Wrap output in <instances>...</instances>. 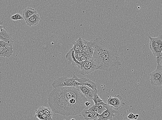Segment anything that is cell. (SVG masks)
<instances>
[{
  "label": "cell",
  "instance_id": "1",
  "mask_svg": "<svg viewBox=\"0 0 162 120\" xmlns=\"http://www.w3.org/2000/svg\"><path fill=\"white\" fill-rule=\"evenodd\" d=\"M88 99L75 87L53 88L48 104L53 112L63 116L78 115L86 107Z\"/></svg>",
  "mask_w": 162,
  "mask_h": 120
},
{
  "label": "cell",
  "instance_id": "2",
  "mask_svg": "<svg viewBox=\"0 0 162 120\" xmlns=\"http://www.w3.org/2000/svg\"><path fill=\"white\" fill-rule=\"evenodd\" d=\"M92 42L93 51L91 59L97 64L98 70L110 71L121 66L118 49L115 45L101 38H96Z\"/></svg>",
  "mask_w": 162,
  "mask_h": 120
},
{
  "label": "cell",
  "instance_id": "3",
  "mask_svg": "<svg viewBox=\"0 0 162 120\" xmlns=\"http://www.w3.org/2000/svg\"><path fill=\"white\" fill-rule=\"evenodd\" d=\"M77 77L75 75L71 78L62 77L56 79L53 83V88L61 87H76L82 85L77 81Z\"/></svg>",
  "mask_w": 162,
  "mask_h": 120
},
{
  "label": "cell",
  "instance_id": "4",
  "mask_svg": "<svg viewBox=\"0 0 162 120\" xmlns=\"http://www.w3.org/2000/svg\"><path fill=\"white\" fill-rule=\"evenodd\" d=\"M148 37L150 40L149 46L151 51L156 58V62L159 61L161 57L162 52V36H160L156 38H152L150 36Z\"/></svg>",
  "mask_w": 162,
  "mask_h": 120
},
{
  "label": "cell",
  "instance_id": "5",
  "mask_svg": "<svg viewBox=\"0 0 162 120\" xmlns=\"http://www.w3.org/2000/svg\"><path fill=\"white\" fill-rule=\"evenodd\" d=\"M157 64L155 70L150 74V83L153 86L160 87L162 86V65Z\"/></svg>",
  "mask_w": 162,
  "mask_h": 120
},
{
  "label": "cell",
  "instance_id": "6",
  "mask_svg": "<svg viewBox=\"0 0 162 120\" xmlns=\"http://www.w3.org/2000/svg\"><path fill=\"white\" fill-rule=\"evenodd\" d=\"M80 69L81 74L84 75L89 74L94 71L98 70V68L91 58L85 62L80 63Z\"/></svg>",
  "mask_w": 162,
  "mask_h": 120
},
{
  "label": "cell",
  "instance_id": "7",
  "mask_svg": "<svg viewBox=\"0 0 162 120\" xmlns=\"http://www.w3.org/2000/svg\"><path fill=\"white\" fill-rule=\"evenodd\" d=\"M106 110L99 115L96 120H113L114 118L119 114V112L114 110L113 107L107 104Z\"/></svg>",
  "mask_w": 162,
  "mask_h": 120
},
{
  "label": "cell",
  "instance_id": "8",
  "mask_svg": "<svg viewBox=\"0 0 162 120\" xmlns=\"http://www.w3.org/2000/svg\"><path fill=\"white\" fill-rule=\"evenodd\" d=\"M123 97L120 95H116L115 96H108L107 105L114 107L116 110H118L121 107L124 106L125 103L122 101Z\"/></svg>",
  "mask_w": 162,
  "mask_h": 120
},
{
  "label": "cell",
  "instance_id": "9",
  "mask_svg": "<svg viewBox=\"0 0 162 120\" xmlns=\"http://www.w3.org/2000/svg\"><path fill=\"white\" fill-rule=\"evenodd\" d=\"M75 87L84 96L87 98L89 100H92L93 98L94 94L97 93V89L93 90L84 85H81Z\"/></svg>",
  "mask_w": 162,
  "mask_h": 120
},
{
  "label": "cell",
  "instance_id": "10",
  "mask_svg": "<svg viewBox=\"0 0 162 120\" xmlns=\"http://www.w3.org/2000/svg\"><path fill=\"white\" fill-rule=\"evenodd\" d=\"M66 58L73 65L77 66L80 69V63L77 61L75 56V51L72 48L66 55Z\"/></svg>",
  "mask_w": 162,
  "mask_h": 120
},
{
  "label": "cell",
  "instance_id": "11",
  "mask_svg": "<svg viewBox=\"0 0 162 120\" xmlns=\"http://www.w3.org/2000/svg\"><path fill=\"white\" fill-rule=\"evenodd\" d=\"M40 20L39 15L38 13H36L30 17L25 21L28 26L32 27L37 25L39 23Z\"/></svg>",
  "mask_w": 162,
  "mask_h": 120
},
{
  "label": "cell",
  "instance_id": "12",
  "mask_svg": "<svg viewBox=\"0 0 162 120\" xmlns=\"http://www.w3.org/2000/svg\"><path fill=\"white\" fill-rule=\"evenodd\" d=\"M13 47L5 46L0 49V57L9 58L12 56L13 53Z\"/></svg>",
  "mask_w": 162,
  "mask_h": 120
},
{
  "label": "cell",
  "instance_id": "13",
  "mask_svg": "<svg viewBox=\"0 0 162 120\" xmlns=\"http://www.w3.org/2000/svg\"><path fill=\"white\" fill-rule=\"evenodd\" d=\"M82 113L84 119L86 120H96L98 119L99 115L98 114L88 112L87 110H83Z\"/></svg>",
  "mask_w": 162,
  "mask_h": 120
},
{
  "label": "cell",
  "instance_id": "14",
  "mask_svg": "<svg viewBox=\"0 0 162 120\" xmlns=\"http://www.w3.org/2000/svg\"><path fill=\"white\" fill-rule=\"evenodd\" d=\"M36 13H37L35 9L31 7H28L23 10V17L26 21L30 17Z\"/></svg>",
  "mask_w": 162,
  "mask_h": 120
},
{
  "label": "cell",
  "instance_id": "15",
  "mask_svg": "<svg viewBox=\"0 0 162 120\" xmlns=\"http://www.w3.org/2000/svg\"><path fill=\"white\" fill-rule=\"evenodd\" d=\"M35 116L39 120H53L52 117L46 115L39 108L36 110Z\"/></svg>",
  "mask_w": 162,
  "mask_h": 120
},
{
  "label": "cell",
  "instance_id": "16",
  "mask_svg": "<svg viewBox=\"0 0 162 120\" xmlns=\"http://www.w3.org/2000/svg\"><path fill=\"white\" fill-rule=\"evenodd\" d=\"M44 114L50 117H52L53 112L50 108L46 107L44 106H42L39 108Z\"/></svg>",
  "mask_w": 162,
  "mask_h": 120
},
{
  "label": "cell",
  "instance_id": "17",
  "mask_svg": "<svg viewBox=\"0 0 162 120\" xmlns=\"http://www.w3.org/2000/svg\"><path fill=\"white\" fill-rule=\"evenodd\" d=\"M97 93H96L94 94L93 98L92 99V100L93 101L95 105L96 106H98V105L104 104V103L102 100L101 99L100 97L97 95Z\"/></svg>",
  "mask_w": 162,
  "mask_h": 120
},
{
  "label": "cell",
  "instance_id": "18",
  "mask_svg": "<svg viewBox=\"0 0 162 120\" xmlns=\"http://www.w3.org/2000/svg\"><path fill=\"white\" fill-rule=\"evenodd\" d=\"M83 85H84L88 87L93 90H96L97 86L95 82H92L91 80H88Z\"/></svg>",
  "mask_w": 162,
  "mask_h": 120
},
{
  "label": "cell",
  "instance_id": "19",
  "mask_svg": "<svg viewBox=\"0 0 162 120\" xmlns=\"http://www.w3.org/2000/svg\"><path fill=\"white\" fill-rule=\"evenodd\" d=\"M106 105L107 104L104 103V104L98 105V106H97L98 108L99 115H101L103 112L106 110Z\"/></svg>",
  "mask_w": 162,
  "mask_h": 120
},
{
  "label": "cell",
  "instance_id": "20",
  "mask_svg": "<svg viewBox=\"0 0 162 120\" xmlns=\"http://www.w3.org/2000/svg\"><path fill=\"white\" fill-rule=\"evenodd\" d=\"M10 19L13 21L22 20L24 19L23 17L19 13H17L14 15L11 16Z\"/></svg>",
  "mask_w": 162,
  "mask_h": 120
},
{
  "label": "cell",
  "instance_id": "21",
  "mask_svg": "<svg viewBox=\"0 0 162 120\" xmlns=\"http://www.w3.org/2000/svg\"><path fill=\"white\" fill-rule=\"evenodd\" d=\"M88 112H91V113H94L98 114L99 110L97 106H96L95 105H93V106L89 108V109L87 110Z\"/></svg>",
  "mask_w": 162,
  "mask_h": 120
},
{
  "label": "cell",
  "instance_id": "22",
  "mask_svg": "<svg viewBox=\"0 0 162 120\" xmlns=\"http://www.w3.org/2000/svg\"><path fill=\"white\" fill-rule=\"evenodd\" d=\"M75 42L77 45L81 46L83 48L84 47V40L82 39V38H79L78 39L77 41H75Z\"/></svg>",
  "mask_w": 162,
  "mask_h": 120
},
{
  "label": "cell",
  "instance_id": "23",
  "mask_svg": "<svg viewBox=\"0 0 162 120\" xmlns=\"http://www.w3.org/2000/svg\"><path fill=\"white\" fill-rule=\"evenodd\" d=\"M5 46L13 47L12 44L6 43L4 42L1 41V40H0V49H1L2 47H5Z\"/></svg>",
  "mask_w": 162,
  "mask_h": 120
},
{
  "label": "cell",
  "instance_id": "24",
  "mask_svg": "<svg viewBox=\"0 0 162 120\" xmlns=\"http://www.w3.org/2000/svg\"><path fill=\"white\" fill-rule=\"evenodd\" d=\"M134 115L133 114L130 113L128 115L127 118L128 119H129L130 120L133 119Z\"/></svg>",
  "mask_w": 162,
  "mask_h": 120
},
{
  "label": "cell",
  "instance_id": "25",
  "mask_svg": "<svg viewBox=\"0 0 162 120\" xmlns=\"http://www.w3.org/2000/svg\"><path fill=\"white\" fill-rule=\"evenodd\" d=\"M157 63H161V64L162 65V52L161 54V57L159 58V61Z\"/></svg>",
  "mask_w": 162,
  "mask_h": 120
},
{
  "label": "cell",
  "instance_id": "26",
  "mask_svg": "<svg viewBox=\"0 0 162 120\" xmlns=\"http://www.w3.org/2000/svg\"><path fill=\"white\" fill-rule=\"evenodd\" d=\"M91 103L88 102V101H87V102L85 103V105L86 107H88L90 105H91Z\"/></svg>",
  "mask_w": 162,
  "mask_h": 120
},
{
  "label": "cell",
  "instance_id": "27",
  "mask_svg": "<svg viewBox=\"0 0 162 120\" xmlns=\"http://www.w3.org/2000/svg\"><path fill=\"white\" fill-rule=\"evenodd\" d=\"M3 23L2 22H0V29L3 26Z\"/></svg>",
  "mask_w": 162,
  "mask_h": 120
},
{
  "label": "cell",
  "instance_id": "28",
  "mask_svg": "<svg viewBox=\"0 0 162 120\" xmlns=\"http://www.w3.org/2000/svg\"><path fill=\"white\" fill-rule=\"evenodd\" d=\"M136 117L138 118L139 117V115L138 114H137V115H135Z\"/></svg>",
  "mask_w": 162,
  "mask_h": 120
},
{
  "label": "cell",
  "instance_id": "29",
  "mask_svg": "<svg viewBox=\"0 0 162 120\" xmlns=\"http://www.w3.org/2000/svg\"><path fill=\"white\" fill-rule=\"evenodd\" d=\"M71 120H75L74 119H71Z\"/></svg>",
  "mask_w": 162,
  "mask_h": 120
},
{
  "label": "cell",
  "instance_id": "30",
  "mask_svg": "<svg viewBox=\"0 0 162 120\" xmlns=\"http://www.w3.org/2000/svg\"><path fill=\"white\" fill-rule=\"evenodd\" d=\"M134 120V119H132V120Z\"/></svg>",
  "mask_w": 162,
  "mask_h": 120
}]
</instances>
